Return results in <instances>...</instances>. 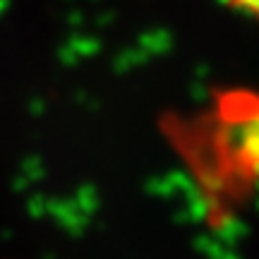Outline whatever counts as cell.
Listing matches in <instances>:
<instances>
[{"instance_id": "cell-1", "label": "cell", "mask_w": 259, "mask_h": 259, "mask_svg": "<svg viewBox=\"0 0 259 259\" xmlns=\"http://www.w3.org/2000/svg\"><path fill=\"white\" fill-rule=\"evenodd\" d=\"M233 8L242 12V15H247L250 19L259 22V0H228Z\"/></svg>"}]
</instances>
